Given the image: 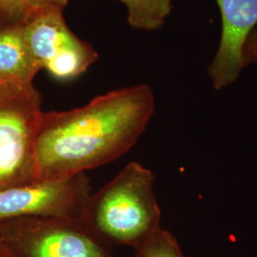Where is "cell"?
<instances>
[{"mask_svg":"<svg viewBox=\"0 0 257 257\" xmlns=\"http://www.w3.org/2000/svg\"><path fill=\"white\" fill-rule=\"evenodd\" d=\"M156 110L152 88L138 84L96 96L82 107L43 111L36 143L38 180H57L125 155Z\"/></svg>","mask_w":257,"mask_h":257,"instance_id":"obj_1","label":"cell"},{"mask_svg":"<svg viewBox=\"0 0 257 257\" xmlns=\"http://www.w3.org/2000/svg\"><path fill=\"white\" fill-rule=\"evenodd\" d=\"M154 183L155 176L149 169L131 162L109 183L92 193L80 219L110 247L134 248L161 228Z\"/></svg>","mask_w":257,"mask_h":257,"instance_id":"obj_2","label":"cell"},{"mask_svg":"<svg viewBox=\"0 0 257 257\" xmlns=\"http://www.w3.org/2000/svg\"><path fill=\"white\" fill-rule=\"evenodd\" d=\"M40 104L35 86L0 82V191L38 181Z\"/></svg>","mask_w":257,"mask_h":257,"instance_id":"obj_3","label":"cell"},{"mask_svg":"<svg viewBox=\"0 0 257 257\" xmlns=\"http://www.w3.org/2000/svg\"><path fill=\"white\" fill-rule=\"evenodd\" d=\"M0 238L16 257H112L110 245L80 218L19 217L1 221Z\"/></svg>","mask_w":257,"mask_h":257,"instance_id":"obj_4","label":"cell"},{"mask_svg":"<svg viewBox=\"0 0 257 257\" xmlns=\"http://www.w3.org/2000/svg\"><path fill=\"white\" fill-rule=\"evenodd\" d=\"M63 8L35 11L24 23L28 46L41 70L60 81L85 73L98 59L93 47L68 26Z\"/></svg>","mask_w":257,"mask_h":257,"instance_id":"obj_5","label":"cell"},{"mask_svg":"<svg viewBox=\"0 0 257 257\" xmlns=\"http://www.w3.org/2000/svg\"><path fill=\"white\" fill-rule=\"evenodd\" d=\"M92 193L85 173L9 188L0 191V222L19 217L79 219Z\"/></svg>","mask_w":257,"mask_h":257,"instance_id":"obj_6","label":"cell"},{"mask_svg":"<svg viewBox=\"0 0 257 257\" xmlns=\"http://www.w3.org/2000/svg\"><path fill=\"white\" fill-rule=\"evenodd\" d=\"M220 11L221 36L208 67L212 87L220 91L236 82L248 66L244 46L257 25V0H215Z\"/></svg>","mask_w":257,"mask_h":257,"instance_id":"obj_7","label":"cell"},{"mask_svg":"<svg viewBox=\"0 0 257 257\" xmlns=\"http://www.w3.org/2000/svg\"><path fill=\"white\" fill-rule=\"evenodd\" d=\"M39 71L28 46L24 23L8 22L0 28V82L33 87Z\"/></svg>","mask_w":257,"mask_h":257,"instance_id":"obj_8","label":"cell"},{"mask_svg":"<svg viewBox=\"0 0 257 257\" xmlns=\"http://www.w3.org/2000/svg\"><path fill=\"white\" fill-rule=\"evenodd\" d=\"M127 9L130 26L140 31H157L165 25L174 0H118Z\"/></svg>","mask_w":257,"mask_h":257,"instance_id":"obj_9","label":"cell"},{"mask_svg":"<svg viewBox=\"0 0 257 257\" xmlns=\"http://www.w3.org/2000/svg\"><path fill=\"white\" fill-rule=\"evenodd\" d=\"M138 257H184L175 236L159 228L134 247Z\"/></svg>","mask_w":257,"mask_h":257,"instance_id":"obj_10","label":"cell"},{"mask_svg":"<svg viewBox=\"0 0 257 257\" xmlns=\"http://www.w3.org/2000/svg\"><path fill=\"white\" fill-rule=\"evenodd\" d=\"M0 12L11 22L25 23L33 11L23 0H0Z\"/></svg>","mask_w":257,"mask_h":257,"instance_id":"obj_11","label":"cell"},{"mask_svg":"<svg viewBox=\"0 0 257 257\" xmlns=\"http://www.w3.org/2000/svg\"><path fill=\"white\" fill-rule=\"evenodd\" d=\"M243 54L247 65L257 64V28L248 36Z\"/></svg>","mask_w":257,"mask_h":257,"instance_id":"obj_12","label":"cell"},{"mask_svg":"<svg viewBox=\"0 0 257 257\" xmlns=\"http://www.w3.org/2000/svg\"><path fill=\"white\" fill-rule=\"evenodd\" d=\"M23 1L34 13L37 10L44 9L49 7H60L64 9L70 0H23Z\"/></svg>","mask_w":257,"mask_h":257,"instance_id":"obj_13","label":"cell"},{"mask_svg":"<svg viewBox=\"0 0 257 257\" xmlns=\"http://www.w3.org/2000/svg\"><path fill=\"white\" fill-rule=\"evenodd\" d=\"M0 257H16L9 247L0 238Z\"/></svg>","mask_w":257,"mask_h":257,"instance_id":"obj_14","label":"cell"},{"mask_svg":"<svg viewBox=\"0 0 257 257\" xmlns=\"http://www.w3.org/2000/svg\"><path fill=\"white\" fill-rule=\"evenodd\" d=\"M8 22H11L10 20L6 19V17L0 12V28L3 27L5 24H7Z\"/></svg>","mask_w":257,"mask_h":257,"instance_id":"obj_15","label":"cell"}]
</instances>
